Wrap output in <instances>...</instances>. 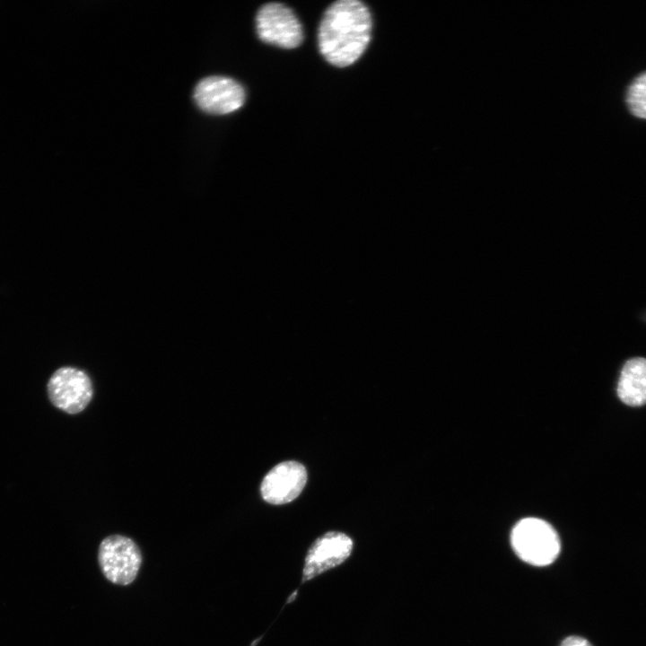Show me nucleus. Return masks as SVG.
Returning <instances> with one entry per match:
<instances>
[{
  "label": "nucleus",
  "mask_w": 646,
  "mask_h": 646,
  "mask_svg": "<svg viewBox=\"0 0 646 646\" xmlns=\"http://www.w3.org/2000/svg\"><path fill=\"white\" fill-rule=\"evenodd\" d=\"M369 8L358 0H339L325 11L318 31L319 48L331 65L354 64L366 49L371 35Z\"/></svg>",
  "instance_id": "nucleus-1"
},
{
  "label": "nucleus",
  "mask_w": 646,
  "mask_h": 646,
  "mask_svg": "<svg viewBox=\"0 0 646 646\" xmlns=\"http://www.w3.org/2000/svg\"><path fill=\"white\" fill-rule=\"evenodd\" d=\"M511 542L516 554L535 566L552 563L561 550L560 539L554 528L537 518L519 520L511 531Z\"/></svg>",
  "instance_id": "nucleus-2"
},
{
  "label": "nucleus",
  "mask_w": 646,
  "mask_h": 646,
  "mask_svg": "<svg viewBox=\"0 0 646 646\" xmlns=\"http://www.w3.org/2000/svg\"><path fill=\"white\" fill-rule=\"evenodd\" d=\"M142 554L131 538L122 535H111L100 544L98 562L105 578L117 585L132 583L142 564Z\"/></svg>",
  "instance_id": "nucleus-3"
},
{
  "label": "nucleus",
  "mask_w": 646,
  "mask_h": 646,
  "mask_svg": "<svg viewBox=\"0 0 646 646\" xmlns=\"http://www.w3.org/2000/svg\"><path fill=\"white\" fill-rule=\"evenodd\" d=\"M47 388L51 403L72 415L82 412L93 396L90 376L83 370L72 366L57 369L50 377Z\"/></svg>",
  "instance_id": "nucleus-4"
},
{
  "label": "nucleus",
  "mask_w": 646,
  "mask_h": 646,
  "mask_svg": "<svg viewBox=\"0 0 646 646\" xmlns=\"http://www.w3.org/2000/svg\"><path fill=\"white\" fill-rule=\"evenodd\" d=\"M256 29L262 41L283 48H295L303 39L300 21L292 9L280 3H268L260 7L256 16Z\"/></svg>",
  "instance_id": "nucleus-5"
},
{
  "label": "nucleus",
  "mask_w": 646,
  "mask_h": 646,
  "mask_svg": "<svg viewBox=\"0 0 646 646\" xmlns=\"http://www.w3.org/2000/svg\"><path fill=\"white\" fill-rule=\"evenodd\" d=\"M353 547V539L343 532L329 531L317 538L305 556L301 583L342 564L351 555Z\"/></svg>",
  "instance_id": "nucleus-6"
},
{
  "label": "nucleus",
  "mask_w": 646,
  "mask_h": 646,
  "mask_svg": "<svg viewBox=\"0 0 646 646\" xmlns=\"http://www.w3.org/2000/svg\"><path fill=\"white\" fill-rule=\"evenodd\" d=\"M194 100L205 112L224 115L239 109L245 101V91L236 80L213 75L198 82L194 90Z\"/></svg>",
  "instance_id": "nucleus-7"
},
{
  "label": "nucleus",
  "mask_w": 646,
  "mask_h": 646,
  "mask_svg": "<svg viewBox=\"0 0 646 646\" xmlns=\"http://www.w3.org/2000/svg\"><path fill=\"white\" fill-rule=\"evenodd\" d=\"M307 481V471L299 462L290 460L275 466L264 477L260 492L271 504H284L294 500Z\"/></svg>",
  "instance_id": "nucleus-8"
},
{
  "label": "nucleus",
  "mask_w": 646,
  "mask_h": 646,
  "mask_svg": "<svg viewBox=\"0 0 646 646\" xmlns=\"http://www.w3.org/2000/svg\"><path fill=\"white\" fill-rule=\"evenodd\" d=\"M620 400L631 406L646 404V359H629L623 366L617 384Z\"/></svg>",
  "instance_id": "nucleus-9"
},
{
  "label": "nucleus",
  "mask_w": 646,
  "mask_h": 646,
  "mask_svg": "<svg viewBox=\"0 0 646 646\" xmlns=\"http://www.w3.org/2000/svg\"><path fill=\"white\" fill-rule=\"evenodd\" d=\"M626 101L634 116L646 118V73L642 74L632 83L627 92Z\"/></svg>",
  "instance_id": "nucleus-10"
},
{
  "label": "nucleus",
  "mask_w": 646,
  "mask_h": 646,
  "mask_svg": "<svg viewBox=\"0 0 646 646\" xmlns=\"http://www.w3.org/2000/svg\"><path fill=\"white\" fill-rule=\"evenodd\" d=\"M560 646H592L585 638L580 636H569L565 638Z\"/></svg>",
  "instance_id": "nucleus-11"
},
{
  "label": "nucleus",
  "mask_w": 646,
  "mask_h": 646,
  "mask_svg": "<svg viewBox=\"0 0 646 646\" xmlns=\"http://www.w3.org/2000/svg\"><path fill=\"white\" fill-rule=\"evenodd\" d=\"M261 638H262V636H261V637H258V638H257L256 640H254V641L252 642V643H251V644H250L249 646H256V645H257V643H258V642L260 641V639H261Z\"/></svg>",
  "instance_id": "nucleus-12"
}]
</instances>
